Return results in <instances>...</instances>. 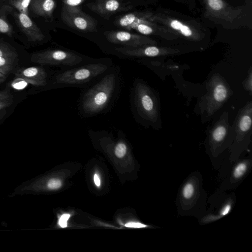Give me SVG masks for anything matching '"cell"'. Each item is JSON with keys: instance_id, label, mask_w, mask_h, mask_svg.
Instances as JSON below:
<instances>
[{"instance_id": "30", "label": "cell", "mask_w": 252, "mask_h": 252, "mask_svg": "<svg viewBox=\"0 0 252 252\" xmlns=\"http://www.w3.org/2000/svg\"><path fill=\"white\" fill-rule=\"evenodd\" d=\"M231 209V206L229 204L226 205L221 212V215L222 216H225L227 215Z\"/></svg>"}, {"instance_id": "8", "label": "cell", "mask_w": 252, "mask_h": 252, "mask_svg": "<svg viewBox=\"0 0 252 252\" xmlns=\"http://www.w3.org/2000/svg\"><path fill=\"white\" fill-rule=\"evenodd\" d=\"M208 18L221 21L220 23L232 24L240 21L244 16V8L234 7L224 0H200Z\"/></svg>"}, {"instance_id": "3", "label": "cell", "mask_w": 252, "mask_h": 252, "mask_svg": "<svg viewBox=\"0 0 252 252\" xmlns=\"http://www.w3.org/2000/svg\"><path fill=\"white\" fill-rule=\"evenodd\" d=\"M206 89L196 108L204 122L209 121L233 94L230 86L219 73L212 75L206 83Z\"/></svg>"}, {"instance_id": "29", "label": "cell", "mask_w": 252, "mask_h": 252, "mask_svg": "<svg viewBox=\"0 0 252 252\" xmlns=\"http://www.w3.org/2000/svg\"><path fill=\"white\" fill-rule=\"evenodd\" d=\"M12 103L13 100L0 101V110L10 106Z\"/></svg>"}, {"instance_id": "18", "label": "cell", "mask_w": 252, "mask_h": 252, "mask_svg": "<svg viewBox=\"0 0 252 252\" xmlns=\"http://www.w3.org/2000/svg\"><path fill=\"white\" fill-rule=\"evenodd\" d=\"M0 57L17 58V53L14 48L8 44L0 42Z\"/></svg>"}, {"instance_id": "1", "label": "cell", "mask_w": 252, "mask_h": 252, "mask_svg": "<svg viewBox=\"0 0 252 252\" xmlns=\"http://www.w3.org/2000/svg\"><path fill=\"white\" fill-rule=\"evenodd\" d=\"M120 81L119 69L111 67L81 94L79 101L81 114L85 117H91L104 112L116 96Z\"/></svg>"}, {"instance_id": "10", "label": "cell", "mask_w": 252, "mask_h": 252, "mask_svg": "<svg viewBox=\"0 0 252 252\" xmlns=\"http://www.w3.org/2000/svg\"><path fill=\"white\" fill-rule=\"evenodd\" d=\"M104 34L109 42L122 47L136 48L157 45L156 40L148 36L125 31H108Z\"/></svg>"}, {"instance_id": "14", "label": "cell", "mask_w": 252, "mask_h": 252, "mask_svg": "<svg viewBox=\"0 0 252 252\" xmlns=\"http://www.w3.org/2000/svg\"><path fill=\"white\" fill-rule=\"evenodd\" d=\"M15 76L35 86H44L47 84V74L44 68L29 67L18 69Z\"/></svg>"}, {"instance_id": "31", "label": "cell", "mask_w": 252, "mask_h": 252, "mask_svg": "<svg viewBox=\"0 0 252 252\" xmlns=\"http://www.w3.org/2000/svg\"><path fill=\"white\" fill-rule=\"evenodd\" d=\"M94 182L97 186L99 187L100 185V181L99 178L96 174H94Z\"/></svg>"}, {"instance_id": "16", "label": "cell", "mask_w": 252, "mask_h": 252, "mask_svg": "<svg viewBox=\"0 0 252 252\" xmlns=\"http://www.w3.org/2000/svg\"><path fill=\"white\" fill-rule=\"evenodd\" d=\"M16 58L0 57V72L7 75L13 68Z\"/></svg>"}, {"instance_id": "19", "label": "cell", "mask_w": 252, "mask_h": 252, "mask_svg": "<svg viewBox=\"0 0 252 252\" xmlns=\"http://www.w3.org/2000/svg\"><path fill=\"white\" fill-rule=\"evenodd\" d=\"M12 32V28L9 23L3 17H0V32L11 36Z\"/></svg>"}, {"instance_id": "12", "label": "cell", "mask_w": 252, "mask_h": 252, "mask_svg": "<svg viewBox=\"0 0 252 252\" xmlns=\"http://www.w3.org/2000/svg\"><path fill=\"white\" fill-rule=\"evenodd\" d=\"M91 10L107 19L112 15L131 9L130 2L123 0H94L86 4Z\"/></svg>"}, {"instance_id": "28", "label": "cell", "mask_w": 252, "mask_h": 252, "mask_svg": "<svg viewBox=\"0 0 252 252\" xmlns=\"http://www.w3.org/2000/svg\"><path fill=\"white\" fill-rule=\"evenodd\" d=\"M125 225L126 227L132 228H143L147 226L146 225L140 222L131 221L126 223Z\"/></svg>"}, {"instance_id": "23", "label": "cell", "mask_w": 252, "mask_h": 252, "mask_svg": "<svg viewBox=\"0 0 252 252\" xmlns=\"http://www.w3.org/2000/svg\"><path fill=\"white\" fill-rule=\"evenodd\" d=\"M247 165L245 163L242 162L239 163L235 168L233 172L234 177L239 178L242 177L247 170Z\"/></svg>"}, {"instance_id": "17", "label": "cell", "mask_w": 252, "mask_h": 252, "mask_svg": "<svg viewBox=\"0 0 252 252\" xmlns=\"http://www.w3.org/2000/svg\"><path fill=\"white\" fill-rule=\"evenodd\" d=\"M31 0H9L10 5L16 8L20 13L28 15L29 7Z\"/></svg>"}, {"instance_id": "33", "label": "cell", "mask_w": 252, "mask_h": 252, "mask_svg": "<svg viewBox=\"0 0 252 252\" xmlns=\"http://www.w3.org/2000/svg\"><path fill=\"white\" fill-rule=\"evenodd\" d=\"M5 113H6L5 111H4L0 110V121L3 118V117L4 116Z\"/></svg>"}, {"instance_id": "15", "label": "cell", "mask_w": 252, "mask_h": 252, "mask_svg": "<svg viewBox=\"0 0 252 252\" xmlns=\"http://www.w3.org/2000/svg\"><path fill=\"white\" fill-rule=\"evenodd\" d=\"M55 0H31L30 8L36 15L51 18L56 7Z\"/></svg>"}, {"instance_id": "22", "label": "cell", "mask_w": 252, "mask_h": 252, "mask_svg": "<svg viewBox=\"0 0 252 252\" xmlns=\"http://www.w3.org/2000/svg\"><path fill=\"white\" fill-rule=\"evenodd\" d=\"M85 0H62L63 7L65 8H75L79 7Z\"/></svg>"}, {"instance_id": "32", "label": "cell", "mask_w": 252, "mask_h": 252, "mask_svg": "<svg viewBox=\"0 0 252 252\" xmlns=\"http://www.w3.org/2000/svg\"><path fill=\"white\" fill-rule=\"evenodd\" d=\"M6 79V75L0 72V84L4 82Z\"/></svg>"}, {"instance_id": "24", "label": "cell", "mask_w": 252, "mask_h": 252, "mask_svg": "<svg viewBox=\"0 0 252 252\" xmlns=\"http://www.w3.org/2000/svg\"><path fill=\"white\" fill-rule=\"evenodd\" d=\"M194 192V187L192 184L188 183L184 187L183 189V195L186 199L190 198Z\"/></svg>"}, {"instance_id": "20", "label": "cell", "mask_w": 252, "mask_h": 252, "mask_svg": "<svg viewBox=\"0 0 252 252\" xmlns=\"http://www.w3.org/2000/svg\"><path fill=\"white\" fill-rule=\"evenodd\" d=\"M244 89L248 92L250 95L252 93V66L250 67L248 70V73L247 77L244 79L243 82Z\"/></svg>"}, {"instance_id": "27", "label": "cell", "mask_w": 252, "mask_h": 252, "mask_svg": "<svg viewBox=\"0 0 252 252\" xmlns=\"http://www.w3.org/2000/svg\"><path fill=\"white\" fill-rule=\"evenodd\" d=\"M70 217V215L68 214H63L60 218L59 221V225L63 228L67 226V221Z\"/></svg>"}, {"instance_id": "11", "label": "cell", "mask_w": 252, "mask_h": 252, "mask_svg": "<svg viewBox=\"0 0 252 252\" xmlns=\"http://www.w3.org/2000/svg\"><path fill=\"white\" fill-rule=\"evenodd\" d=\"M115 49L122 55L131 58L156 57L180 53L178 49L157 45H148L136 48L118 47H115Z\"/></svg>"}, {"instance_id": "4", "label": "cell", "mask_w": 252, "mask_h": 252, "mask_svg": "<svg viewBox=\"0 0 252 252\" xmlns=\"http://www.w3.org/2000/svg\"><path fill=\"white\" fill-rule=\"evenodd\" d=\"M112 66V63L108 61L84 63L57 74L54 83L63 87L86 84L102 76Z\"/></svg>"}, {"instance_id": "2", "label": "cell", "mask_w": 252, "mask_h": 252, "mask_svg": "<svg viewBox=\"0 0 252 252\" xmlns=\"http://www.w3.org/2000/svg\"><path fill=\"white\" fill-rule=\"evenodd\" d=\"M132 114L136 122L148 128H161L160 101L158 93L144 81L136 79L130 93Z\"/></svg>"}, {"instance_id": "34", "label": "cell", "mask_w": 252, "mask_h": 252, "mask_svg": "<svg viewBox=\"0 0 252 252\" xmlns=\"http://www.w3.org/2000/svg\"></svg>"}, {"instance_id": "7", "label": "cell", "mask_w": 252, "mask_h": 252, "mask_svg": "<svg viewBox=\"0 0 252 252\" xmlns=\"http://www.w3.org/2000/svg\"><path fill=\"white\" fill-rule=\"evenodd\" d=\"M32 62L42 65L74 67L84 63V58L75 52L62 49H47L33 53Z\"/></svg>"}, {"instance_id": "26", "label": "cell", "mask_w": 252, "mask_h": 252, "mask_svg": "<svg viewBox=\"0 0 252 252\" xmlns=\"http://www.w3.org/2000/svg\"><path fill=\"white\" fill-rule=\"evenodd\" d=\"M13 100V96L8 90L0 91V101Z\"/></svg>"}, {"instance_id": "13", "label": "cell", "mask_w": 252, "mask_h": 252, "mask_svg": "<svg viewBox=\"0 0 252 252\" xmlns=\"http://www.w3.org/2000/svg\"><path fill=\"white\" fill-rule=\"evenodd\" d=\"M15 16L19 27L29 41L39 42L44 39V34L28 15L19 12L16 13Z\"/></svg>"}, {"instance_id": "9", "label": "cell", "mask_w": 252, "mask_h": 252, "mask_svg": "<svg viewBox=\"0 0 252 252\" xmlns=\"http://www.w3.org/2000/svg\"><path fill=\"white\" fill-rule=\"evenodd\" d=\"M62 21L70 28L84 32L97 31V22L94 18L84 13L80 7L62 8Z\"/></svg>"}, {"instance_id": "25", "label": "cell", "mask_w": 252, "mask_h": 252, "mask_svg": "<svg viewBox=\"0 0 252 252\" xmlns=\"http://www.w3.org/2000/svg\"><path fill=\"white\" fill-rule=\"evenodd\" d=\"M48 187L51 189H56L62 186L61 180L58 179H51L48 182Z\"/></svg>"}, {"instance_id": "5", "label": "cell", "mask_w": 252, "mask_h": 252, "mask_svg": "<svg viewBox=\"0 0 252 252\" xmlns=\"http://www.w3.org/2000/svg\"><path fill=\"white\" fill-rule=\"evenodd\" d=\"M151 12H134L126 14L116 19L114 24L118 27L128 31H135L144 35H156L167 40L178 38L165 27L151 19Z\"/></svg>"}, {"instance_id": "21", "label": "cell", "mask_w": 252, "mask_h": 252, "mask_svg": "<svg viewBox=\"0 0 252 252\" xmlns=\"http://www.w3.org/2000/svg\"><path fill=\"white\" fill-rule=\"evenodd\" d=\"M127 151L126 145L123 141L118 142L115 146V153L118 158H123Z\"/></svg>"}, {"instance_id": "6", "label": "cell", "mask_w": 252, "mask_h": 252, "mask_svg": "<svg viewBox=\"0 0 252 252\" xmlns=\"http://www.w3.org/2000/svg\"><path fill=\"white\" fill-rule=\"evenodd\" d=\"M151 19L166 28L177 37L192 41H199L204 37L200 27L184 20L161 13L151 12Z\"/></svg>"}]
</instances>
